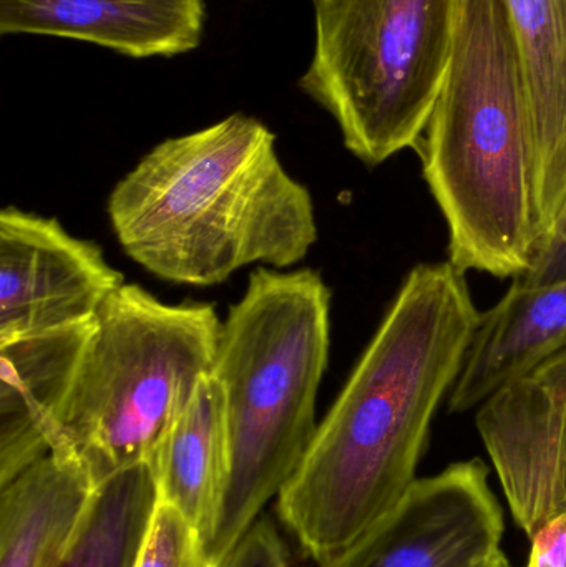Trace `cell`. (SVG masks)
<instances>
[{
    "mask_svg": "<svg viewBox=\"0 0 566 567\" xmlns=\"http://www.w3.org/2000/svg\"><path fill=\"white\" fill-rule=\"evenodd\" d=\"M464 272L419 265L316 430L276 513L321 566L408 495L481 322Z\"/></svg>",
    "mask_w": 566,
    "mask_h": 567,
    "instance_id": "obj_1",
    "label": "cell"
},
{
    "mask_svg": "<svg viewBox=\"0 0 566 567\" xmlns=\"http://www.w3.org/2000/svg\"><path fill=\"white\" fill-rule=\"evenodd\" d=\"M106 212L132 261L182 286L292 268L318 241L311 193L282 165L275 133L243 113L150 150Z\"/></svg>",
    "mask_w": 566,
    "mask_h": 567,
    "instance_id": "obj_2",
    "label": "cell"
},
{
    "mask_svg": "<svg viewBox=\"0 0 566 567\" xmlns=\"http://www.w3.org/2000/svg\"><path fill=\"white\" fill-rule=\"evenodd\" d=\"M461 272L521 278L537 248L531 113L502 0H464L454 59L418 146Z\"/></svg>",
    "mask_w": 566,
    "mask_h": 567,
    "instance_id": "obj_3",
    "label": "cell"
},
{
    "mask_svg": "<svg viewBox=\"0 0 566 567\" xmlns=\"http://www.w3.org/2000/svg\"><path fill=\"white\" fill-rule=\"evenodd\" d=\"M332 293L315 269L261 268L222 322L213 375L225 396L229 482L209 558L219 565L282 492L315 439Z\"/></svg>",
    "mask_w": 566,
    "mask_h": 567,
    "instance_id": "obj_4",
    "label": "cell"
},
{
    "mask_svg": "<svg viewBox=\"0 0 566 567\" xmlns=\"http://www.w3.org/2000/svg\"><path fill=\"white\" fill-rule=\"evenodd\" d=\"M219 330L213 303L172 306L123 284L96 316L50 452L72 458L96 486L148 465L212 373Z\"/></svg>",
    "mask_w": 566,
    "mask_h": 567,
    "instance_id": "obj_5",
    "label": "cell"
},
{
    "mask_svg": "<svg viewBox=\"0 0 566 567\" xmlns=\"http://www.w3.org/2000/svg\"><path fill=\"white\" fill-rule=\"evenodd\" d=\"M299 89L366 166L418 150L454 59L464 0H312Z\"/></svg>",
    "mask_w": 566,
    "mask_h": 567,
    "instance_id": "obj_6",
    "label": "cell"
},
{
    "mask_svg": "<svg viewBox=\"0 0 566 567\" xmlns=\"http://www.w3.org/2000/svg\"><path fill=\"white\" fill-rule=\"evenodd\" d=\"M505 522L482 460L415 480L408 495L351 548L318 567H484Z\"/></svg>",
    "mask_w": 566,
    "mask_h": 567,
    "instance_id": "obj_7",
    "label": "cell"
},
{
    "mask_svg": "<svg viewBox=\"0 0 566 567\" xmlns=\"http://www.w3.org/2000/svg\"><path fill=\"white\" fill-rule=\"evenodd\" d=\"M123 284L96 243L55 218L0 213V343L95 319Z\"/></svg>",
    "mask_w": 566,
    "mask_h": 567,
    "instance_id": "obj_8",
    "label": "cell"
},
{
    "mask_svg": "<svg viewBox=\"0 0 566 567\" xmlns=\"http://www.w3.org/2000/svg\"><path fill=\"white\" fill-rule=\"evenodd\" d=\"M475 425L525 535L566 516V349L488 396Z\"/></svg>",
    "mask_w": 566,
    "mask_h": 567,
    "instance_id": "obj_9",
    "label": "cell"
},
{
    "mask_svg": "<svg viewBox=\"0 0 566 567\" xmlns=\"http://www.w3.org/2000/svg\"><path fill=\"white\" fill-rule=\"evenodd\" d=\"M95 319L0 343V485L49 455Z\"/></svg>",
    "mask_w": 566,
    "mask_h": 567,
    "instance_id": "obj_10",
    "label": "cell"
},
{
    "mask_svg": "<svg viewBox=\"0 0 566 567\" xmlns=\"http://www.w3.org/2000/svg\"><path fill=\"white\" fill-rule=\"evenodd\" d=\"M203 29L205 0H0L2 35L79 40L132 59L192 52Z\"/></svg>",
    "mask_w": 566,
    "mask_h": 567,
    "instance_id": "obj_11",
    "label": "cell"
},
{
    "mask_svg": "<svg viewBox=\"0 0 566 567\" xmlns=\"http://www.w3.org/2000/svg\"><path fill=\"white\" fill-rule=\"evenodd\" d=\"M502 3L514 32L531 113L541 241L566 199V0Z\"/></svg>",
    "mask_w": 566,
    "mask_h": 567,
    "instance_id": "obj_12",
    "label": "cell"
},
{
    "mask_svg": "<svg viewBox=\"0 0 566 567\" xmlns=\"http://www.w3.org/2000/svg\"><path fill=\"white\" fill-rule=\"evenodd\" d=\"M566 349V278L525 286L514 281L482 313L461 375L449 395V413L478 409L501 386Z\"/></svg>",
    "mask_w": 566,
    "mask_h": 567,
    "instance_id": "obj_13",
    "label": "cell"
},
{
    "mask_svg": "<svg viewBox=\"0 0 566 567\" xmlns=\"http://www.w3.org/2000/svg\"><path fill=\"white\" fill-rule=\"evenodd\" d=\"M96 488L72 458L56 452L0 485V567H60Z\"/></svg>",
    "mask_w": 566,
    "mask_h": 567,
    "instance_id": "obj_14",
    "label": "cell"
},
{
    "mask_svg": "<svg viewBox=\"0 0 566 567\" xmlns=\"http://www.w3.org/2000/svg\"><path fill=\"white\" fill-rule=\"evenodd\" d=\"M158 499L178 509L209 545L229 482L225 396L213 373L196 389L148 462Z\"/></svg>",
    "mask_w": 566,
    "mask_h": 567,
    "instance_id": "obj_15",
    "label": "cell"
},
{
    "mask_svg": "<svg viewBox=\"0 0 566 567\" xmlns=\"http://www.w3.org/2000/svg\"><path fill=\"white\" fill-rule=\"evenodd\" d=\"M156 502L148 465L106 480L96 488L75 545L60 567H135Z\"/></svg>",
    "mask_w": 566,
    "mask_h": 567,
    "instance_id": "obj_16",
    "label": "cell"
},
{
    "mask_svg": "<svg viewBox=\"0 0 566 567\" xmlns=\"http://www.w3.org/2000/svg\"><path fill=\"white\" fill-rule=\"evenodd\" d=\"M135 567H218L185 516L158 499Z\"/></svg>",
    "mask_w": 566,
    "mask_h": 567,
    "instance_id": "obj_17",
    "label": "cell"
},
{
    "mask_svg": "<svg viewBox=\"0 0 566 567\" xmlns=\"http://www.w3.org/2000/svg\"><path fill=\"white\" fill-rule=\"evenodd\" d=\"M218 567H292L278 526L261 515L233 546Z\"/></svg>",
    "mask_w": 566,
    "mask_h": 567,
    "instance_id": "obj_18",
    "label": "cell"
},
{
    "mask_svg": "<svg viewBox=\"0 0 566 567\" xmlns=\"http://www.w3.org/2000/svg\"><path fill=\"white\" fill-rule=\"evenodd\" d=\"M566 278V199L547 235L538 241L531 268L514 279L525 286H542Z\"/></svg>",
    "mask_w": 566,
    "mask_h": 567,
    "instance_id": "obj_19",
    "label": "cell"
},
{
    "mask_svg": "<svg viewBox=\"0 0 566 567\" xmlns=\"http://www.w3.org/2000/svg\"><path fill=\"white\" fill-rule=\"evenodd\" d=\"M531 542V561L527 567H566V516L538 529Z\"/></svg>",
    "mask_w": 566,
    "mask_h": 567,
    "instance_id": "obj_20",
    "label": "cell"
},
{
    "mask_svg": "<svg viewBox=\"0 0 566 567\" xmlns=\"http://www.w3.org/2000/svg\"><path fill=\"white\" fill-rule=\"evenodd\" d=\"M484 567H512V565L508 563V559L505 558L504 553L498 551Z\"/></svg>",
    "mask_w": 566,
    "mask_h": 567,
    "instance_id": "obj_21",
    "label": "cell"
}]
</instances>
